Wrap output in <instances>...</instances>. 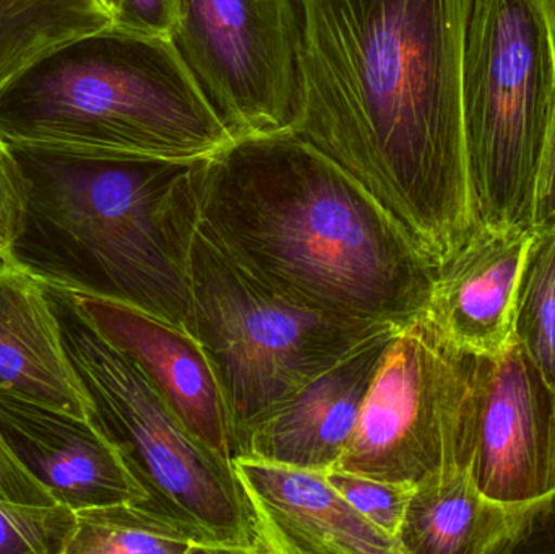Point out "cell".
Here are the masks:
<instances>
[{"mask_svg":"<svg viewBox=\"0 0 555 554\" xmlns=\"http://www.w3.org/2000/svg\"><path fill=\"white\" fill-rule=\"evenodd\" d=\"M25 205V181L18 163L9 143L0 139V259L22 230Z\"/></svg>","mask_w":555,"mask_h":554,"instance_id":"cell-24","label":"cell"},{"mask_svg":"<svg viewBox=\"0 0 555 554\" xmlns=\"http://www.w3.org/2000/svg\"><path fill=\"white\" fill-rule=\"evenodd\" d=\"M555 109V62L538 0H481L466 62L465 113L476 223L533 233Z\"/></svg>","mask_w":555,"mask_h":554,"instance_id":"cell-7","label":"cell"},{"mask_svg":"<svg viewBox=\"0 0 555 554\" xmlns=\"http://www.w3.org/2000/svg\"><path fill=\"white\" fill-rule=\"evenodd\" d=\"M10 150L26 205L22 230L0 260L75 295L122 302L188 331L205 158Z\"/></svg>","mask_w":555,"mask_h":554,"instance_id":"cell-3","label":"cell"},{"mask_svg":"<svg viewBox=\"0 0 555 554\" xmlns=\"http://www.w3.org/2000/svg\"><path fill=\"white\" fill-rule=\"evenodd\" d=\"M0 139L169 162L234 142L169 38L116 25L55 46L0 85Z\"/></svg>","mask_w":555,"mask_h":554,"instance_id":"cell-4","label":"cell"},{"mask_svg":"<svg viewBox=\"0 0 555 554\" xmlns=\"http://www.w3.org/2000/svg\"><path fill=\"white\" fill-rule=\"evenodd\" d=\"M198 231L304 308L404 328L429 311L439 266L338 163L294 133L205 158Z\"/></svg>","mask_w":555,"mask_h":554,"instance_id":"cell-2","label":"cell"},{"mask_svg":"<svg viewBox=\"0 0 555 554\" xmlns=\"http://www.w3.org/2000/svg\"><path fill=\"white\" fill-rule=\"evenodd\" d=\"M77 296L88 322L129 357L185 428L231 459V428L214 368L194 335L142 309L111 299Z\"/></svg>","mask_w":555,"mask_h":554,"instance_id":"cell-13","label":"cell"},{"mask_svg":"<svg viewBox=\"0 0 555 554\" xmlns=\"http://www.w3.org/2000/svg\"><path fill=\"white\" fill-rule=\"evenodd\" d=\"M541 10H543L544 18H546L547 29H550L551 44H553L554 62H555V0H538Z\"/></svg>","mask_w":555,"mask_h":554,"instance_id":"cell-28","label":"cell"},{"mask_svg":"<svg viewBox=\"0 0 555 554\" xmlns=\"http://www.w3.org/2000/svg\"><path fill=\"white\" fill-rule=\"evenodd\" d=\"M401 328L388 327L300 387L247 429L233 459L330 472L358 425L369 387Z\"/></svg>","mask_w":555,"mask_h":554,"instance_id":"cell-11","label":"cell"},{"mask_svg":"<svg viewBox=\"0 0 555 554\" xmlns=\"http://www.w3.org/2000/svg\"><path fill=\"white\" fill-rule=\"evenodd\" d=\"M253 504L263 554H401L400 543L358 513L325 472L233 459Z\"/></svg>","mask_w":555,"mask_h":554,"instance_id":"cell-14","label":"cell"},{"mask_svg":"<svg viewBox=\"0 0 555 554\" xmlns=\"http://www.w3.org/2000/svg\"><path fill=\"white\" fill-rule=\"evenodd\" d=\"M65 554H191L195 543L168 520L130 503L78 511Z\"/></svg>","mask_w":555,"mask_h":554,"instance_id":"cell-19","label":"cell"},{"mask_svg":"<svg viewBox=\"0 0 555 554\" xmlns=\"http://www.w3.org/2000/svg\"><path fill=\"white\" fill-rule=\"evenodd\" d=\"M113 25L103 0H0V85L55 46Z\"/></svg>","mask_w":555,"mask_h":554,"instance_id":"cell-18","label":"cell"},{"mask_svg":"<svg viewBox=\"0 0 555 554\" xmlns=\"http://www.w3.org/2000/svg\"><path fill=\"white\" fill-rule=\"evenodd\" d=\"M304 308L250 275L197 230L188 332L223 392L231 461L250 426L384 328Z\"/></svg>","mask_w":555,"mask_h":554,"instance_id":"cell-6","label":"cell"},{"mask_svg":"<svg viewBox=\"0 0 555 554\" xmlns=\"http://www.w3.org/2000/svg\"><path fill=\"white\" fill-rule=\"evenodd\" d=\"M77 526L68 507L0 501V554H65Z\"/></svg>","mask_w":555,"mask_h":554,"instance_id":"cell-21","label":"cell"},{"mask_svg":"<svg viewBox=\"0 0 555 554\" xmlns=\"http://www.w3.org/2000/svg\"><path fill=\"white\" fill-rule=\"evenodd\" d=\"M169 41L234 142L294 133L302 104L296 0H178Z\"/></svg>","mask_w":555,"mask_h":554,"instance_id":"cell-9","label":"cell"},{"mask_svg":"<svg viewBox=\"0 0 555 554\" xmlns=\"http://www.w3.org/2000/svg\"><path fill=\"white\" fill-rule=\"evenodd\" d=\"M534 231H555V109L538 179Z\"/></svg>","mask_w":555,"mask_h":554,"instance_id":"cell-27","label":"cell"},{"mask_svg":"<svg viewBox=\"0 0 555 554\" xmlns=\"http://www.w3.org/2000/svg\"><path fill=\"white\" fill-rule=\"evenodd\" d=\"M469 474L486 497L511 507L555 490V392L515 338L499 353L478 355Z\"/></svg>","mask_w":555,"mask_h":554,"instance_id":"cell-10","label":"cell"},{"mask_svg":"<svg viewBox=\"0 0 555 554\" xmlns=\"http://www.w3.org/2000/svg\"><path fill=\"white\" fill-rule=\"evenodd\" d=\"M476 361L427 314L398 331L333 468L413 487L469 471Z\"/></svg>","mask_w":555,"mask_h":554,"instance_id":"cell-8","label":"cell"},{"mask_svg":"<svg viewBox=\"0 0 555 554\" xmlns=\"http://www.w3.org/2000/svg\"><path fill=\"white\" fill-rule=\"evenodd\" d=\"M481 0H296L294 136L338 163L437 266L478 230L466 62Z\"/></svg>","mask_w":555,"mask_h":554,"instance_id":"cell-1","label":"cell"},{"mask_svg":"<svg viewBox=\"0 0 555 554\" xmlns=\"http://www.w3.org/2000/svg\"><path fill=\"white\" fill-rule=\"evenodd\" d=\"M0 431L54 503L74 513L145 500L116 449L88 418L0 390Z\"/></svg>","mask_w":555,"mask_h":554,"instance_id":"cell-12","label":"cell"},{"mask_svg":"<svg viewBox=\"0 0 555 554\" xmlns=\"http://www.w3.org/2000/svg\"><path fill=\"white\" fill-rule=\"evenodd\" d=\"M41 283L87 400L88 422L145 494L137 507L181 529L198 553L263 554L233 461L185 428L142 370L85 319L75 293Z\"/></svg>","mask_w":555,"mask_h":554,"instance_id":"cell-5","label":"cell"},{"mask_svg":"<svg viewBox=\"0 0 555 554\" xmlns=\"http://www.w3.org/2000/svg\"><path fill=\"white\" fill-rule=\"evenodd\" d=\"M178 16V0H120L114 25L142 35L169 38Z\"/></svg>","mask_w":555,"mask_h":554,"instance_id":"cell-26","label":"cell"},{"mask_svg":"<svg viewBox=\"0 0 555 554\" xmlns=\"http://www.w3.org/2000/svg\"><path fill=\"white\" fill-rule=\"evenodd\" d=\"M0 390L87 418L41 280L0 260Z\"/></svg>","mask_w":555,"mask_h":554,"instance_id":"cell-16","label":"cell"},{"mask_svg":"<svg viewBox=\"0 0 555 554\" xmlns=\"http://www.w3.org/2000/svg\"><path fill=\"white\" fill-rule=\"evenodd\" d=\"M104 5L113 12L114 20H116L117 12H119L120 0H103Z\"/></svg>","mask_w":555,"mask_h":554,"instance_id":"cell-29","label":"cell"},{"mask_svg":"<svg viewBox=\"0 0 555 554\" xmlns=\"http://www.w3.org/2000/svg\"><path fill=\"white\" fill-rule=\"evenodd\" d=\"M0 501L23 506H54L51 494L29 475L0 431Z\"/></svg>","mask_w":555,"mask_h":554,"instance_id":"cell-25","label":"cell"},{"mask_svg":"<svg viewBox=\"0 0 555 554\" xmlns=\"http://www.w3.org/2000/svg\"><path fill=\"white\" fill-rule=\"evenodd\" d=\"M505 554H555V490L517 507L514 533Z\"/></svg>","mask_w":555,"mask_h":554,"instance_id":"cell-23","label":"cell"},{"mask_svg":"<svg viewBox=\"0 0 555 554\" xmlns=\"http://www.w3.org/2000/svg\"><path fill=\"white\" fill-rule=\"evenodd\" d=\"M533 233L478 228L440 263L427 315L456 347L495 355L511 344L518 282Z\"/></svg>","mask_w":555,"mask_h":554,"instance_id":"cell-15","label":"cell"},{"mask_svg":"<svg viewBox=\"0 0 555 554\" xmlns=\"http://www.w3.org/2000/svg\"><path fill=\"white\" fill-rule=\"evenodd\" d=\"M514 338L555 392V231H534L518 282Z\"/></svg>","mask_w":555,"mask_h":554,"instance_id":"cell-20","label":"cell"},{"mask_svg":"<svg viewBox=\"0 0 555 554\" xmlns=\"http://www.w3.org/2000/svg\"><path fill=\"white\" fill-rule=\"evenodd\" d=\"M517 507L486 497L469 471L414 487L398 532L401 554H505Z\"/></svg>","mask_w":555,"mask_h":554,"instance_id":"cell-17","label":"cell"},{"mask_svg":"<svg viewBox=\"0 0 555 554\" xmlns=\"http://www.w3.org/2000/svg\"><path fill=\"white\" fill-rule=\"evenodd\" d=\"M326 480L369 523L398 540L413 485L375 480L338 468L326 472Z\"/></svg>","mask_w":555,"mask_h":554,"instance_id":"cell-22","label":"cell"}]
</instances>
